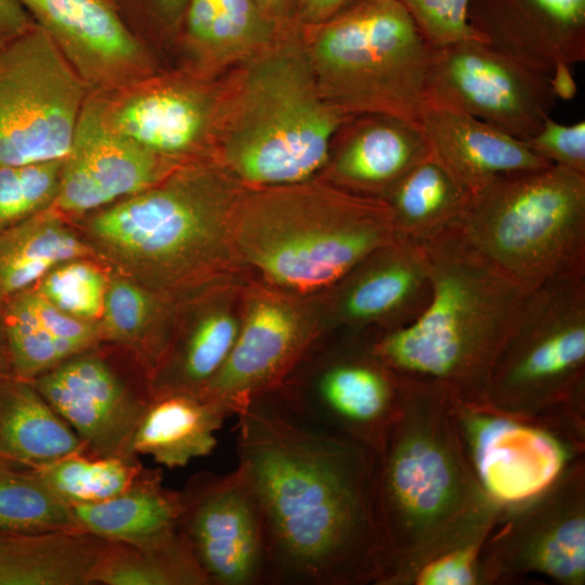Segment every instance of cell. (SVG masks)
Listing matches in <instances>:
<instances>
[{"mask_svg": "<svg viewBox=\"0 0 585 585\" xmlns=\"http://www.w3.org/2000/svg\"><path fill=\"white\" fill-rule=\"evenodd\" d=\"M430 298L424 244L400 236L322 295L329 332L395 330L413 323Z\"/></svg>", "mask_w": 585, "mask_h": 585, "instance_id": "obj_21", "label": "cell"}, {"mask_svg": "<svg viewBox=\"0 0 585 585\" xmlns=\"http://www.w3.org/2000/svg\"><path fill=\"white\" fill-rule=\"evenodd\" d=\"M87 452L72 427L29 380L0 379V460L35 467Z\"/></svg>", "mask_w": 585, "mask_h": 585, "instance_id": "obj_28", "label": "cell"}, {"mask_svg": "<svg viewBox=\"0 0 585 585\" xmlns=\"http://www.w3.org/2000/svg\"><path fill=\"white\" fill-rule=\"evenodd\" d=\"M405 382L401 407L373 453L381 575L497 504L469 465L451 400Z\"/></svg>", "mask_w": 585, "mask_h": 585, "instance_id": "obj_5", "label": "cell"}, {"mask_svg": "<svg viewBox=\"0 0 585 585\" xmlns=\"http://www.w3.org/2000/svg\"><path fill=\"white\" fill-rule=\"evenodd\" d=\"M0 318L12 375L34 380L81 352L102 344L98 323L69 316L32 287L14 296Z\"/></svg>", "mask_w": 585, "mask_h": 585, "instance_id": "obj_26", "label": "cell"}, {"mask_svg": "<svg viewBox=\"0 0 585 585\" xmlns=\"http://www.w3.org/2000/svg\"><path fill=\"white\" fill-rule=\"evenodd\" d=\"M431 298L411 324L376 333L373 349L401 379L461 403H483L529 294L453 224L422 243Z\"/></svg>", "mask_w": 585, "mask_h": 585, "instance_id": "obj_3", "label": "cell"}, {"mask_svg": "<svg viewBox=\"0 0 585 585\" xmlns=\"http://www.w3.org/2000/svg\"><path fill=\"white\" fill-rule=\"evenodd\" d=\"M29 468L70 506L113 497L132 486L147 470L138 456L99 457L87 452Z\"/></svg>", "mask_w": 585, "mask_h": 585, "instance_id": "obj_37", "label": "cell"}, {"mask_svg": "<svg viewBox=\"0 0 585 585\" xmlns=\"http://www.w3.org/2000/svg\"><path fill=\"white\" fill-rule=\"evenodd\" d=\"M398 238L382 198L329 181L246 187L233 218V245L246 280L321 296Z\"/></svg>", "mask_w": 585, "mask_h": 585, "instance_id": "obj_4", "label": "cell"}, {"mask_svg": "<svg viewBox=\"0 0 585 585\" xmlns=\"http://www.w3.org/2000/svg\"><path fill=\"white\" fill-rule=\"evenodd\" d=\"M482 585L540 576L585 584V460L544 490L504 506L483 547Z\"/></svg>", "mask_w": 585, "mask_h": 585, "instance_id": "obj_12", "label": "cell"}, {"mask_svg": "<svg viewBox=\"0 0 585 585\" xmlns=\"http://www.w3.org/2000/svg\"><path fill=\"white\" fill-rule=\"evenodd\" d=\"M147 42L152 37H178L188 0H106Z\"/></svg>", "mask_w": 585, "mask_h": 585, "instance_id": "obj_43", "label": "cell"}, {"mask_svg": "<svg viewBox=\"0 0 585 585\" xmlns=\"http://www.w3.org/2000/svg\"><path fill=\"white\" fill-rule=\"evenodd\" d=\"M354 0H299L298 24L300 27L317 25Z\"/></svg>", "mask_w": 585, "mask_h": 585, "instance_id": "obj_46", "label": "cell"}, {"mask_svg": "<svg viewBox=\"0 0 585 585\" xmlns=\"http://www.w3.org/2000/svg\"><path fill=\"white\" fill-rule=\"evenodd\" d=\"M188 17L220 66L270 47L282 35L256 0H191Z\"/></svg>", "mask_w": 585, "mask_h": 585, "instance_id": "obj_36", "label": "cell"}, {"mask_svg": "<svg viewBox=\"0 0 585 585\" xmlns=\"http://www.w3.org/2000/svg\"><path fill=\"white\" fill-rule=\"evenodd\" d=\"M480 39L551 77L585 60V0H470Z\"/></svg>", "mask_w": 585, "mask_h": 585, "instance_id": "obj_22", "label": "cell"}, {"mask_svg": "<svg viewBox=\"0 0 585 585\" xmlns=\"http://www.w3.org/2000/svg\"><path fill=\"white\" fill-rule=\"evenodd\" d=\"M483 403L585 445V272L529 291Z\"/></svg>", "mask_w": 585, "mask_h": 585, "instance_id": "obj_7", "label": "cell"}, {"mask_svg": "<svg viewBox=\"0 0 585 585\" xmlns=\"http://www.w3.org/2000/svg\"><path fill=\"white\" fill-rule=\"evenodd\" d=\"M550 79L481 39L433 48L424 103L460 110L528 140L551 117Z\"/></svg>", "mask_w": 585, "mask_h": 585, "instance_id": "obj_14", "label": "cell"}, {"mask_svg": "<svg viewBox=\"0 0 585 585\" xmlns=\"http://www.w3.org/2000/svg\"><path fill=\"white\" fill-rule=\"evenodd\" d=\"M91 582L105 585H209L179 526L141 542L106 541Z\"/></svg>", "mask_w": 585, "mask_h": 585, "instance_id": "obj_33", "label": "cell"}, {"mask_svg": "<svg viewBox=\"0 0 585 585\" xmlns=\"http://www.w3.org/2000/svg\"><path fill=\"white\" fill-rule=\"evenodd\" d=\"M64 530H80L72 506L29 467L0 460V533Z\"/></svg>", "mask_w": 585, "mask_h": 585, "instance_id": "obj_38", "label": "cell"}, {"mask_svg": "<svg viewBox=\"0 0 585 585\" xmlns=\"http://www.w3.org/2000/svg\"><path fill=\"white\" fill-rule=\"evenodd\" d=\"M74 258L99 259L74 224L51 208L0 230V314L14 296Z\"/></svg>", "mask_w": 585, "mask_h": 585, "instance_id": "obj_31", "label": "cell"}, {"mask_svg": "<svg viewBox=\"0 0 585 585\" xmlns=\"http://www.w3.org/2000/svg\"><path fill=\"white\" fill-rule=\"evenodd\" d=\"M455 225L528 291L585 272V176L550 165L502 177L469 196Z\"/></svg>", "mask_w": 585, "mask_h": 585, "instance_id": "obj_9", "label": "cell"}, {"mask_svg": "<svg viewBox=\"0 0 585 585\" xmlns=\"http://www.w3.org/2000/svg\"><path fill=\"white\" fill-rule=\"evenodd\" d=\"M263 15L271 21L281 32L299 28V0H256Z\"/></svg>", "mask_w": 585, "mask_h": 585, "instance_id": "obj_45", "label": "cell"}, {"mask_svg": "<svg viewBox=\"0 0 585 585\" xmlns=\"http://www.w3.org/2000/svg\"><path fill=\"white\" fill-rule=\"evenodd\" d=\"M525 142L546 161L585 176L584 120L564 125L548 117Z\"/></svg>", "mask_w": 585, "mask_h": 585, "instance_id": "obj_42", "label": "cell"}, {"mask_svg": "<svg viewBox=\"0 0 585 585\" xmlns=\"http://www.w3.org/2000/svg\"><path fill=\"white\" fill-rule=\"evenodd\" d=\"M11 363L4 328L0 318V379L11 376Z\"/></svg>", "mask_w": 585, "mask_h": 585, "instance_id": "obj_47", "label": "cell"}, {"mask_svg": "<svg viewBox=\"0 0 585 585\" xmlns=\"http://www.w3.org/2000/svg\"><path fill=\"white\" fill-rule=\"evenodd\" d=\"M503 506L494 505L464 528L389 566L377 585H482V552Z\"/></svg>", "mask_w": 585, "mask_h": 585, "instance_id": "obj_35", "label": "cell"}, {"mask_svg": "<svg viewBox=\"0 0 585 585\" xmlns=\"http://www.w3.org/2000/svg\"><path fill=\"white\" fill-rule=\"evenodd\" d=\"M238 464L265 522L266 585H376L384 567L374 455L275 389L235 414Z\"/></svg>", "mask_w": 585, "mask_h": 585, "instance_id": "obj_1", "label": "cell"}, {"mask_svg": "<svg viewBox=\"0 0 585 585\" xmlns=\"http://www.w3.org/2000/svg\"><path fill=\"white\" fill-rule=\"evenodd\" d=\"M298 30L260 52L231 104L220 108L212 157L243 186L312 179L327 166L349 117L322 95Z\"/></svg>", "mask_w": 585, "mask_h": 585, "instance_id": "obj_6", "label": "cell"}, {"mask_svg": "<svg viewBox=\"0 0 585 585\" xmlns=\"http://www.w3.org/2000/svg\"><path fill=\"white\" fill-rule=\"evenodd\" d=\"M89 89L37 24L0 50V164L63 159Z\"/></svg>", "mask_w": 585, "mask_h": 585, "instance_id": "obj_11", "label": "cell"}, {"mask_svg": "<svg viewBox=\"0 0 585 585\" xmlns=\"http://www.w3.org/2000/svg\"><path fill=\"white\" fill-rule=\"evenodd\" d=\"M63 159L0 164V230L49 209L57 195Z\"/></svg>", "mask_w": 585, "mask_h": 585, "instance_id": "obj_40", "label": "cell"}, {"mask_svg": "<svg viewBox=\"0 0 585 585\" xmlns=\"http://www.w3.org/2000/svg\"><path fill=\"white\" fill-rule=\"evenodd\" d=\"M469 465L485 494L500 506L521 502L584 459L585 445L540 422L451 400Z\"/></svg>", "mask_w": 585, "mask_h": 585, "instance_id": "obj_15", "label": "cell"}, {"mask_svg": "<svg viewBox=\"0 0 585 585\" xmlns=\"http://www.w3.org/2000/svg\"><path fill=\"white\" fill-rule=\"evenodd\" d=\"M35 24L17 0H0V50Z\"/></svg>", "mask_w": 585, "mask_h": 585, "instance_id": "obj_44", "label": "cell"}, {"mask_svg": "<svg viewBox=\"0 0 585 585\" xmlns=\"http://www.w3.org/2000/svg\"><path fill=\"white\" fill-rule=\"evenodd\" d=\"M90 95L109 128L148 152L179 165L212 157L221 103L202 77L157 73Z\"/></svg>", "mask_w": 585, "mask_h": 585, "instance_id": "obj_17", "label": "cell"}, {"mask_svg": "<svg viewBox=\"0 0 585 585\" xmlns=\"http://www.w3.org/2000/svg\"><path fill=\"white\" fill-rule=\"evenodd\" d=\"M246 282L242 277L227 281L180 304L168 350L150 378L153 396H200L236 342Z\"/></svg>", "mask_w": 585, "mask_h": 585, "instance_id": "obj_23", "label": "cell"}, {"mask_svg": "<svg viewBox=\"0 0 585 585\" xmlns=\"http://www.w3.org/2000/svg\"><path fill=\"white\" fill-rule=\"evenodd\" d=\"M244 186L213 157L72 221L98 258L174 303L244 277L233 218Z\"/></svg>", "mask_w": 585, "mask_h": 585, "instance_id": "obj_2", "label": "cell"}, {"mask_svg": "<svg viewBox=\"0 0 585 585\" xmlns=\"http://www.w3.org/2000/svg\"><path fill=\"white\" fill-rule=\"evenodd\" d=\"M106 543L81 530L0 533V585H87Z\"/></svg>", "mask_w": 585, "mask_h": 585, "instance_id": "obj_30", "label": "cell"}, {"mask_svg": "<svg viewBox=\"0 0 585 585\" xmlns=\"http://www.w3.org/2000/svg\"><path fill=\"white\" fill-rule=\"evenodd\" d=\"M112 269L96 258H74L51 268L34 286L75 318L98 323L103 314Z\"/></svg>", "mask_w": 585, "mask_h": 585, "instance_id": "obj_39", "label": "cell"}, {"mask_svg": "<svg viewBox=\"0 0 585 585\" xmlns=\"http://www.w3.org/2000/svg\"><path fill=\"white\" fill-rule=\"evenodd\" d=\"M328 161L330 183L358 195L385 198L430 155L420 127L380 114L349 116Z\"/></svg>", "mask_w": 585, "mask_h": 585, "instance_id": "obj_25", "label": "cell"}, {"mask_svg": "<svg viewBox=\"0 0 585 585\" xmlns=\"http://www.w3.org/2000/svg\"><path fill=\"white\" fill-rule=\"evenodd\" d=\"M180 304L112 270L103 314L102 343L120 348L152 374L170 344Z\"/></svg>", "mask_w": 585, "mask_h": 585, "instance_id": "obj_29", "label": "cell"}, {"mask_svg": "<svg viewBox=\"0 0 585 585\" xmlns=\"http://www.w3.org/2000/svg\"><path fill=\"white\" fill-rule=\"evenodd\" d=\"M80 530L106 541L141 542L179 526L182 492L162 485L160 469L146 472L128 490L91 504L72 506Z\"/></svg>", "mask_w": 585, "mask_h": 585, "instance_id": "obj_32", "label": "cell"}, {"mask_svg": "<svg viewBox=\"0 0 585 585\" xmlns=\"http://www.w3.org/2000/svg\"><path fill=\"white\" fill-rule=\"evenodd\" d=\"M302 30L329 104L347 116L389 115L419 126L433 47L396 0H354Z\"/></svg>", "mask_w": 585, "mask_h": 585, "instance_id": "obj_8", "label": "cell"}, {"mask_svg": "<svg viewBox=\"0 0 585 585\" xmlns=\"http://www.w3.org/2000/svg\"><path fill=\"white\" fill-rule=\"evenodd\" d=\"M468 192L431 155L411 169L384 198L398 236L425 243L457 222Z\"/></svg>", "mask_w": 585, "mask_h": 585, "instance_id": "obj_34", "label": "cell"}, {"mask_svg": "<svg viewBox=\"0 0 585 585\" xmlns=\"http://www.w3.org/2000/svg\"><path fill=\"white\" fill-rule=\"evenodd\" d=\"M90 92L158 73L148 44L106 0H17Z\"/></svg>", "mask_w": 585, "mask_h": 585, "instance_id": "obj_19", "label": "cell"}, {"mask_svg": "<svg viewBox=\"0 0 585 585\" xmlns=\"http://www.w3.org/2000/svg\"><path fill=\"white\" fill-rule=\"evenodd\" d=\"M328 326L321 296H299L247 280L236 342L202 399L233 416L249 400L277 389Z\"/></svg>", "mask_w": 585, "mask_h": 585, "instance_id": "obj_13", "label": "cell"}, {"mask_svg": "<svg viewBox=\"0 0 585 585\" xmlns=\"http://www.w3.org/2000/svg\"><path fill=\"white\" fill-rule=\"evenodd\" d=\"M182 498L179 528L209 585H266L264 516L245 468L198 473Z\"/></svg>", "mask_w": 585, "mask_h": 585, "instance_id": "obj_16", "label": "cell"}, {"mask_svg": "<svg viewBox=\"0 0 585 585\" xmlns=\"http://www.w3.org/2000/svg\"><path fill=\"white\" fill-rule=\"evenodd\" d=\"M433 48L480 39L468 21L470 0H396ZM482 40V39H481Z\"/></svg>", "mask_w": 585, "mask_h": 585, "instance_id": "obj_41", "label": "cell"}, {"mask_svg": "<svg viewBox=\"0 0 585 585\" xmlns=\"http://www.w3.org/2000/svg\"><path fill=\"white\" fill-rule=\"evenodd\" d=\"M178 166L109 128L89 92L50 208L72 222L144 191Z\"/></svg>", "mask_w": 585, "mask_h": 585, "instance_id": "obj_20", "label": "cell"}, {"mask_svg": "<svg viewBox=\"0 0 585 585\" xmlns=\"http://www.w3.org/2000/svg\"><path fill=\"white\" fill-rule=\"evenodd\" d=\"M419 127L430 155L469 195L502 177L552 165L525 141L450 107L424 103Z\"/></svg>", "mask_w": 585, "mask_h": 585, "instance_id": "obj_24", "label": "cell"}, {"mask_svg": "<svg viewBox=\"0 0 585 585\" xmlns=\"http://www.w3.org/2000/svg\"><path fill=\"white\" fill-rule=\"evenodd\" d=\"M339 330L332 344L322 336L276 390L304 417L375 453L406 382L375 353V332Z\"/></svg>", "mask_w": 585, "mask_h": 585, "instance_id": "obj_10", "label": "cell"}, {"mask_svg": "<svg viewBox=\"0 0 585 585\" xmlns=\"http://www.w3.org/2000/svg\"><path fill=\"white\" fill-rule=\"evenodd\" d=\"M103 344V343H102ZM102 344L81 352L31 382L93 456H136L135 429L153 400L148 381L132 382Z\"/></svg>", "mask_w": 585, "mask_h": 585, "instance_id": "obj_18", "label": "cell"}, {"mask_svg": "<svg viewBox=\"0 0 585 585\" xmlns=\"http://www.w3.org/2000/svg\"><path fill=\"white\" fill-rule=\"evenodd\" d=\"M231 416L224 406L196 395H155L135 429L131 452L167 468L184 467L212 452L217 431Z\"/></svg>", "mask_w": 585, "mask_h": 585, "instance_id": "obj_27", "label": "cell"}]
</instances>
